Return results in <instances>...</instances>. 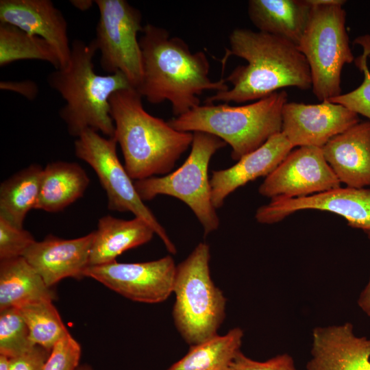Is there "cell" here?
<instances>
[{
	"label": "cell",
	"instance_id": "6da1fadb",
	"mask_svg": "<svg viewBox=\"0 0 370 370\" xmlns=\"http://www.w3.org/2000/svg\"><path fill=\"white\" fill-rule=\"evenodd\" d=\"M229 43L223 64L235 56L246 60L247 64L238 66L225 79L232 88L208 97L205 103L257 101L286 87L311 88L307 60L290 41L259 31L236 28L230 34Z\"/></svg>",
	"mask_w": 370,
	"mask_h": 370
},
{
	"label": "cell",
	"instance_id": "7a4b0ae2",
	"mask_svg": "<svg viewBox=\"0 0 370 370\" xmlns=\"http://www.w3.org/2000/svg\"><path fill=\"white\" fill-rule=\"evenodd\" d=\"M139 39L143 77L136 89L148 102H170L179 116L201 105L199 96L206 90L224 91L225 79L212 81L210 63L202 51L193 52L186 42L160 27L147 24Z\"/></svg>",
	"mask_w": 370,
	"mask_h": 370
},
{
	"label": "cell",
	"instance_id": "e0dca14e",
	"mask_svg": "<svg viewBox=\"0 0 370 370\" xmlns=\"http://www.w3.org/2000/svg\"><path fill=\"white\" fill-rule=\"evenodd\" d=\"M307 370H370V339L358 336L353 325L317 327L312 332Z\"/></svg>",
	"mask_w": 370,
	"mask_h": 370
},
{
	"label": "cell",
	"instance_id": "d6986e66",
	"mask_svg": "<svg viewBox=\"0 0 370 370\" xmlns=\"http://www.w3.org/2000/svg\"><path fill=\"white\" fill-rule=\"evenodd\" d=\"M321 149L341 183L358 188L370 186V121L358 123Z\"/></svg>",
	"mask_w": 370,
	"mask_h": 370
},
{
	"label": "cell",
	"instance_id": "4fadbf2b",
	"mask_svg": "<svg viewBox=\"0 0 370 370\" xmlns=\"http://www.w3.org/2000/svg\"><path fill=\"white\" fill-rule=\"evenodd\" d=\"M304 210L332 212L343 217L349 226L370 232V188L339 187L302 197H275L260 206L255 217L260 223L271 224Z\"/></svg>",
	"mask_w": 370,
	"mask_h": 370
},
{
	"label": "cell",
	"instance_id": "8992f818",
	"mask_svg": "<svg viewBox=\"0 0 370 370\" xmlns=\"http://www.w3.org/2000/svg\"><path fill=\"white\" fill-rule=\"evenodd\" d=\"M210 258L209 245L200 243L176 268L173 319L191 346L217 335L225 318L226 299L211 278Z\"/></svg>",
	"mask_w": 370,
	"mask_h": 370
},
{
	"label": "cell",
	"instance_id": "9c48e42d",
	"mask_svg": "<svg viewBox=\"0 0 370 370\" xmlns=\"http://www.w3.org/2000/svg\"><path fill=\"white\" fill-rule=\"evenodd\" d=\"M114 137H104L99 132L86 130L76 138L74 149L76 156L88 164L96 173L105 190L108 208L120 212H132L148 223L173 254L177 249L164 227L151 210L139 197L132 179L121 163Z\"/></svg>",
	"mask_w": 370,
	"mask_h": 370
},
{
	"label": "cell",
	"instance_id": "d590c367",
	"mask_svg": "<svg viewBox=\"0 0 370 370\" xmlns=\"http://www.w3.org/2000/svg\"><path fill=\"white\" fill-rule=\"evenodd\" d=\"M70 3L80 11H86L89 10L95 3V1L91 0H72Z\"/></svg>",
	"mask_w": 370,
	"mask_h": 370
},
{
	"label": "cell",
	"instance_id": "f546056e",
	"mask_svg": "<svg viewBox=\"0 0 370 370\" xmlns=\"http://www.w3.org/2000/svg\"><path fill=\"white\" fill-rule=\"evenodd\" d=\"M35 241L30 232L0 217V260L23 256Z\"/></svg>",
	"mask_w": 370,
	"mask_h": 370
},
{
	"label": "cell",
	"instance_id": "83f0119b",
	"mask_svg": "<svg viewBox=\"0 0 370 370\" xmlns=\"http://www.w3.org/2000/svg\"><path fill=\"white\" fill-rule=\"evenodd\" d=\"M35 345L18 309L12 307L0 310V354L14 358Z\"/></svg>",
	"mask_w": 370,
	"mask_h": 370
},
{
	"label": "cell",
	"instance_id": "8d00e7d4",
	"mask_svg": "<svg viewBox=\"0 0 370 370\" xmlns=\"http://www.w3.org/2000/svg\"><path fill=\"white\" fill-rule=\"evenodd\" d=\"M308 2L311 5H334V4H341L344 5L345 3L343 0H307Z\"/></svg>",
	"mask_w": 370,
	"mask_h": 370
},
{
	"label": "cell",
	"instance_id": "7402d4cb",
	"mask_svg": "<svg viewBox=\"0 0 370 370\" xmlns=\"http://www.w3.org/2000/svg\"><path fill=\"white\" fill-rule=\"evenodd\" d=\"M90 182L85 170L73 162L56 161L43 168L35 209L58 212L82 197Z\"/></svg>",
	"mask_w": 370,
	"mask_h": 370
},
{
	"label": "cell",
	"instance_id": "d4e9b609",
	"mask_svg": "<svg viewBox=\"0 0 370 370\" xmlns=\"http://www.w3.org/2000/svg\"><path fill=\"white\" fill-rule=\"evenodd\" d=\"M243 332L240 328L192 345L189 352L167 370H229L241 351Z\"/></svg>",
	"mask_w": 370,
	"mask_h": 370
},
{
	"label": "cell",
	"instance_id": "30bf717a",
	"mask_svg": "<svg viewBox=\"0 0 370 370\" xmlns=\"http://www.w3.org/2000/svg\"><path fill=\"white\" fill-rule=\"evenodd\" d=\"M99 12L94 40L100 65L108 74L121 72L136 89L143 77L142 51L138 34L143 32L140 10L125 0H95Z\"/></svg>",
	"mask_w": 370,
	"mask_h": 370
},
{
	"label": "cell",
	"instance_id": "ba28073f",
	"mask_svg": "<svg viewBox=\"0 0 370 370\" xmlns=\"http://www.w3.org/2000/svg\"><path fill=\"white\" fill-rule=\"evenodd\" d=\"M190 152L177 169L162 177L136 180V190L143 201L162 195L175 197L193 212L206 236L219 226V219L212 202L208 166L213 155L227 144L206 132H195Z\"/></svg>",
	"mask_w": 370,
	"mask_h": 370
},
{
	"label": "cell",
	"instance_id": "603a6c76",
	"mask_svg": "<svg viewBox=\"0 0 370 370\" xmlns=\"http://www.w3.org/2000/svg\"><path fill=\"white\" fill-rule=\"evenodd\" d=\"M56 299L53 289L23 256L0 260V310Z\"/></svg>",
	"mask_w": 370,
	"mask_h": 370
},
{
	"label": "cell",
	"instance_id": "277c9868",
	"mask_svg": "<svg viewBox=\"0 0 370 370\" xmlns=\"http://www.w3.org/2000/svg\"><path fill=\"white\" fill-rule=\"evenodd\" d=\"M71 45L68 66L47 77L49 86L66 101L59 114L72 136L77 138L84 130H92L114 137L110 98L118 90L133 87L121 72L105 75L95 72L93 58L98 50L94 40L86 44L75 39Z\"/></svg>",
	"mask_w": 370,
	"mask_h": 370
},
{
	"label": "cell",
	"instance_id": "4dcf8cb0",
	"mask_svg": "<svg viewBox=\"0 0 370 370\" xmlns=\"http://www.w3.org/2000/svg\"><path fill=\"white\" fill-rule=\"evenodd\" d=\"M80 356V345L69 334L53 347L43 370H76Z\"/></svg>",
	"mask_w": 370,
	"mask_h": 370
},
{
	"label": "cell",
	"instance_id": "d6a6232c",
	"mask_svg": "<svg viewBox=\"0 0 370 370\" xmlns=\"http://www.w3.org/2000/svg\"><path fill=\"white\" fill-rule=\"evenodd\" d=\"M51 350L35 345L31 350L10 358V370H43Z\"/></svg>",
	"mask_w": 370,
	"mask_h": 370
},
{
	"label": "cell",
	"instance_id": "f35d334b",
	"mask_svg": "<svg viewBox=\"0 0 370 370\" xmlns=\"http://www.w3.org/2000/svg\"><path fill=\"white\" fill-rule=\"evenodd\" d=\"M76 370H93L91 367L88 365H79Z\"/></svg>",
	"mask_w": 370,
	"mask_h": 370
},
{
	"label": "cell",
	"instance_id": "2e32d148",
	"mask_svg": "<svg viewBox=\"0 0 370 370\" xmlns=\"http://www.w3.org/2000/svg\"><path fill=\"white\" fill-rule=\"evenodd\" d=\"M93 239L94 232L73 239L49 234L41 241H35L23 257L51 288L62 279L84 277Z\"/></svg>",
	"mask_w": 370,
	"mask_h": 370
},
{
	"label": "cell",
	"instance_id": "ac0fdd59",
	"mask_svg": "<svg viewBox=\"0 0 370 370\" xmlns=\"http://www.w3.org/2000/svg\"><path fill=\"white\" fill-rule=\"evenodd\" d=\"M294 147L282 132L271 136L254 151L244 156L232 166L214 171L210 178L212 202L221 208L238 188L262 176H267Z\"/></svg>",
	"mask_w": 370,
	"mask_h": 370
},
{
	"label": "cell",
	"instance_id": "44dd1931",
	"mask_svg": "<svg viewBox=\"0 0 370 370\" xmlns=\"http://www.w3.org/2000/svg\"><path fill=\"white\" fill-rule=\"evenodd\" d=\"M311 6L307 0H250L247 13L258 31L281 37L297 46Z\"/></svg>",
	"mask_w": 370,
	"mask_h": 370
},
{
	"label": "cell",
	"instance_id": "836d02e7",
	"mask_svg": "<svg viewBox=\"0 0 370 370\" xmlns=\"http://www.w3.org/2000/svg\"><path fill=\"white\" fill-rule=\"evenodd\" d=\"M0 88L19 93L29 100H34L38 92L37 84L32 80L1 81Z\"/></svg>",
	"mask_w": 370,
	"mask_h": 370
},
{
	"label": "cell",
	"instance_id": "8fae6325",
	"mask_svg": "<svg viewBox=\"0 0 370 370\" xmlns=\"http://www.w3.org/2000/svg\"><path fill=\"white\" fill-rule=\"evenodd\" d=\"M177 266L171 256L136 263H110L88 266L84 277L92 278L134 301L157 304L172 293Z\"/></svg>",
	"mask_w": 370,
	"mask_h": 370
},
{
	"label": "cell",
	"instance_id": "5bb4252c",
	"mask_svg": "<svg viewBox=\"0 0 370 370\" xmlns=\"http://www.w3.org/2000/svg\"><path fill=\"white\" fill-rule=\"evenodd\" d=\"M360 122L358 114L330 101L317 104L286 102L281 132L295 147L322 148L331 138Z\"/></svg>",
	"mask_w": 370,
	"mask_h": 370
},
{
	"label": "cell",
	"instance_id": "3957f363",
	"mask_svg": "<svg viewBox=\"0 0 370 370\" xmlns=\"http://www.w3.org/2000/svg\"><path fill=\"white\" fill-rule=\"evenodd\" d=\"M143 97L133 88L116 91L110 98L114 137L134 180L166 175L191 147L193 132L176 130L169 122L148 113Z\"/></svg>",
	"mask_w": 370,
	"mask_h": 370
},
{
	"label": "cell",
	"instance_id": "f1b7e54d",
	"mask_svg": "<svg viewBox=\"0 0 370 370\" xmlns=\"http://www.w3.org/2000/svg\"><path fill=\"white\" fill-rule=\"evenodd\" d=\"M357 42L362 46L363 52L356 59L355 63L363 73V82L354 90L341 94L328 101L341 104L370 120V71L367 65V60L370 56V36L360 37Z\"/></svg>",
	"mask_w": 370,
	"mask_h": 370
},
{
	"label": "cell",
	"instance_id": "ffe728a7",
	"mask_svg": "<svg viewBox=\"0 0 370 370\" xmlns=\"http://www.w3.org/2000/svg\"><path fill=\"white\" fill-rule=\"evenodd\" d=\"M154 234L150 225L139 217L123 220L110 215L102 217L94 231L89 266L114 262L125 251L150 241Z\"/></svg>",
	"mask_w": 370,
	"mask_h": 370
},
{
	"label": "cell",
	"instance_id": "52a82bcc",
	"mask_svg": "<svg viewBox=\"0 0 370 370\" xmlns=\"http://www.w3.org/2000/svg\"><path fill=\"white\" fill-rule=\"evenodd\" d=\"M311 5L306 27L297 47L308 64L312 92L321 102L341 95L342 69L354 57L343 5Z\"/></svg>",
	"mask_w": 370,
	"mask_h": 370
},
{
	"label": "cell",
	"instance_id": "1f68e13d",
	"mask_svg": "<svg viewBox=\"0 0 370 370\" xmlns=\"http://www.w3.org/2000/svg\"><path fill=\"white\" fill-rule=\"evenodd\" d=\"M229 370H297L293 358L283 354L266 361L251 359L241 351L236 354Z\"/></svg>",
	"mask_w": 370,
	"mask_h": 370
},
{
	"label": "cell",
	"instance_id": "4316f807",
	"mask_svg": "<svg viewBox=\"0 0 370 370\" xmlns=\"http://www.w3.org/2000/svg\"><path fill=\"white\" fill-rule=\"evenodd\" d=\"M17 308L35 345L51 350L59 341L69 334L52 301L29 303Z\"/></svg>",
	"mask_w": 370,
	"mask_h": 370
},
{
	"label": "cell",
	"instance_id": "e575fe53",
	"mask_svg": "<svg viewBox=\"0 0 370 370\" xmlns=\"http://www.w3.org/2000/svg\"><path fill=\"white\" fill-rule=\"evenodd\" d=\"M370 241V232H367ZM360 308L370 317V278L369 282L360 295L358 299Z\"/></svg>",
	"mask_w": 370,
	"mask_h": 370
},
{
	"label": "cell",
	"instance_id": "9a60e30c",
	"mask_svg": "<svg viewBox=\"0 0 370 370\" xmlns=\"http://www.w3.org/2000/svg\"><path fill=\"white\" fill-rule=\"evenodd\" d=\"M0 23L14 25L47 40L56 51L61 67L70 61L71 45L66 21L49 0H1Z\"/></svg>",
	"mask_w": 370,
	"mask_h": 370
},
{
	"label": "cell",
	"instance_id": "7c38bea8",
	"mask_svg": "<svg viewBox=\"0 0 370 370\" xmlns=\"http://www.w3.org/2000/svg\"><path fill=\"white\" fill-rule=\"evenodd\" d=\"M341 187V182L327 162L321 147H299L261 184L264 197L297 198Z\"/></svg>",
	"mask_w": 370,
	"mask_h": 370
},
{
	"label": "cell",
	"instance_id": "5b68a950",
	"mask_svg": "<svg viewBox=\"0 0 370 370\" xmlns=\"http://www.w3.org/2000/svg\"><path fill=\"white\" fill-rule=\"evenodd\" d=\"M287 100L286 92L280 90L244 106L205 103L169 123L178 131L206 132L221 138L231 147L232 158L239 160L281 132Z\"/></svg>",
	"mask_w": 370,
	"mask_h": 370
},
{
	"label": "cell",
	"instance_id": "484cf974",
	"mask_svg": "<svg viewBox=\"0 0 370 370\" xmlns=\"http://www.w3.org/2000/svg\"><path fill=\"white\" fill-rule=\"evenodd\" d=\"M23 60L45 61L56 70L61 67L56 51L47 40L14 25L0 23V66Z\"/></svg>",
	"mask_w": 370,
	"mask_h": 370
},
{
	"label": "cell",
	"instance_id": "74e56055",
	"mask_svg": "<svg viewBox=\"0 0 370 370\" xmlns=\"http://www.w3.org/2000/svg\"><path fill=\"white\" fill-rule=\"evenodd\" d=\"M0 370H10V358L0 354Z\"/></svg>",
	"mask_w": 370,
	"mask_h": 370
},
{
	"label": "cell",
	"instance_id": "cb8c5ba5",
	"mask_svg": "<svg viewBox=\"0 0 370 370\" xmlns=\"http://www.w3.org/2000/svg\"><path fill=\"white\" fill-rule=\"evenodd\" d=\"M43 168L32 164L14 173L0 186V217L23 227L27 214L35 209L40 194Z\"/></svg>",
	"mask_w": 370,
	"mask_h": 370
}]
</instances>
